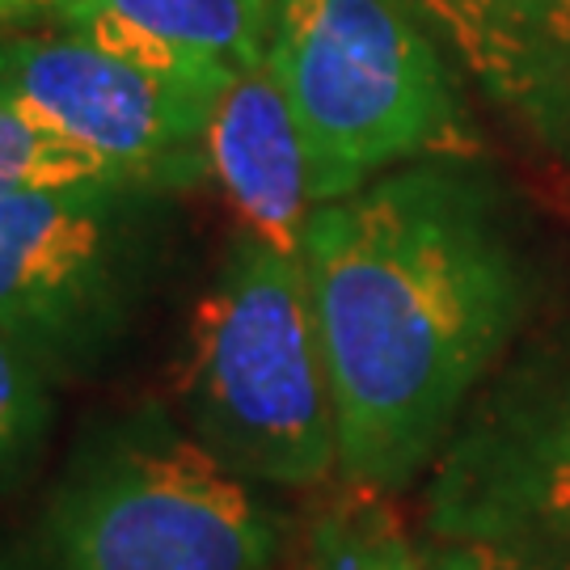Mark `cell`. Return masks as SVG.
<instances>
[{
  "mask_svg": "<svg viewBox=\"0 0 570 570\" xmlns=\"http://www.w3.org/2000/svg\"><path fill=\"white\" fill-rule=\"evenodd\" d=\"M338 469L393 490L449 444L529 308L503 199L456 165L393 169L317 204L301 242Z\"/></svg>",
  "mask_w": 570,
  "mask_h": 570,
  "instance_id": "cell-1",
  "label": "cell"
},
{
  "mask_svg": "<svg viewBox=\"0 0 570 570\" xmlns=\"http://www.w3.org/2000/svg\"><path fill=\"white\" fill-rule=\"evenodd\" d=\"M186 431L249 482L313 487L338 465V419L305 263L237 233L186 326Z\"/></svg>",
  "mask_w": 570,
  "mask_h": 570,
  "instance_id": "cell-2",
  "label": "cell"
},
{
  "mask_svg": "<svg viewBox=\"0 0 570 570\" xmlns=\"http://www.w3.org/2000/svg\"><path fill=\"white\" fill-rule=\"evenodd\" d=\"M47 537L60 570H271L284 524L190 431L136 410L77 452Z\"/></svg>",
  "mask_w": 570,
  "mask_h": 570,
  "instance_id": "cell-3",
  "label": "cell"
},
{
  "mask_svg": "<svg viewBox=\"0 0 570 570\" xmlns=\"http://www.w3.org/2000/svg\"><path fill=\"white\" fill-rule=\"evenodd\" d=\"M266 68L305 136L317 204L452 144L444 60L397 0H279Z\"/></svg>",
  "mask_w": 570,
  "mask_h": 570,
  "instance_id": "cell-4",
  "label": "cell"
},
{
  "mask_svg": "<svg viewBox=\"0 0 570 570\" xmlns=\"http://www.w3.org/2000/svg\"><path fill=\"white\" fill-rule=\"evenodd\" d=\"M161 190L72 183L0 195V334L72 381L136 326L161 258Z\"/></svg>",
  "mask_w": 570,
  "mask_h": 570,
  "instance_id": "cell-5",
  "label": "cell"
},
{
  "mask_svg": "<svg viewBox=\"0 0 570 570\" xmlns=\"http://www.w3.org/2000/svg\"><path fill=\"white\" fill-rule=\"evenodd\" d=\"M228 85L178 81L77 35L0 39V98L122 183H207V122Z\"/></svg>",
  "mask_w": 570,
  "mask_h": 570,
  "instance_id": "cell-6",
  "label": "cell"
},
{
  "mask_svg": "<svg viewBox=\"0 0 570 570\" xmlns=\"http://www.w3.org/2000/svg\"><path fill=\"white\" fill-rule=\"evenodd\" d=\"M428 520L444 541L570 550V351L511 367L456 423Z\"/></svg>",
  "mask_w": 570,
  "mask_h": 570,
  "instance_id": "cell-7",
  "label": "cell"
},
{
  "mask_svg": "<svg viewBox=\"0 0 570 570\" xmlns=\"http://www.w3.org/2000/svg\"><path fill=\"white\" fill-rule=\"evenodd\" d=\"M207 183L225 190L242 233L301 258L313 216L305 136L271 68L233 77L207 122Z\"/></svg>",
  "mask_w": 570,
  "mask_h": 570,
  "instance_id": "cell-8",
  "label": "cell"
},
{
  "mask_svg": "<svg viewBox=\"0 0 570 570\" xmlns=\"http://www.w3.org/2000/svg\"><path fill=\"white\" fill-rule=\"evenodd\" d=\"M279 0H63L56 21L178 81L228 85L263 68Z\"/></svg>",
  "mask_w": 570,
  "mask_h": 570,
  "instance_id": "cell-9",
  "label": "cell"
},
{
  "mask_svg": "<svg viewBox=\"0 0 570 570\" xmlns=\"http://www.w3.org/2000/svg\"><path fill=\"white\" fill-rule=\"evenodd\" d=\"M499 102L570 148V0H423Z\"/></svg>",
  "mask_w": 570,
  "mask_h": 570,
  "instance_id": "cell-10",
  "label": "cell"
},
{
  "mask_svg": "<svg viewBox=\"0 0 570 570\" xmlns=\"http://www.w3.org/2000/svg\"><path fill=\"white\" fill-rule=\"evenodd\" d=\"M308 570H428V562L414 553L381 494L355 487L317 520Z\"/></svg>",
  "mask_w": 570,
  "mask_h": 570,
  "instance_id": "cell-11",
  "label": "cell"
},
{
  "mask_svg": "<svg viewBox=\"0 0 570 570\" xmlns=\"http://www.w3.org/2000/svg\"><path fill=\"white\" fill-rule=\"evenodd\" d=\"M98 178H115V174L102 161H94L89 153H81L77 144L51 136L30 115H21L9 98H0V195L98 183Z\"/></svg>",
  "mask_w": 570,
  "mask_h": 570,
  "instance_id": "cell-12",
  "label": "cell"
},
{
  "mask_svg": "<svg viewBox=\"0 0 570 570\" xmlns=\"http://www.w3.org/2000/svg\"><path fill=\"white\" fill-rule=\"evenodd\" d=\"M51 419V381L0 334V487L35 461Z\"/></svg>",
  "mask_w": 570,
  "mask_h": 570,
  "instance_id": "cell-13",
  "label": "cell"
},
{
  "mask_svg": "<svg viewBox=\"0 0 570 570\" xmlns=\"http://www.w3.org/2000/svg\"><path fill=\"white\" fill-rule=\"evenodd\" d=\"M428 570H570V550L499 546V541H449Z\"/></svg>",
  "mask_w": 570,
  "mask_h": 570,
  "instance_id": "cell-14",
  "label": "cell"
},
{
  "mask_svg": "<svg viewBox=\"0 0 570 570\" xmlns=\"http://www.w3.org/2000/svg\"><path fill=\"white\" fill-rule=\"evenodd\" d=\"M63 0H0V26H26V21L56 18Z\"/></svg>",
  "mask_w": 570,
  "mask_h": 570,
  "instance_id": "cell-15",
  "label": "cell"
}]
</instances>
